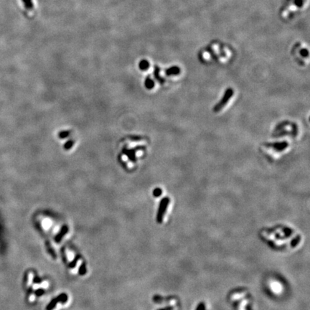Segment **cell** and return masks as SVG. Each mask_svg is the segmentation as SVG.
Segmentation results:
<instances>
[{
	"mask_svg": "<svg viewBox=\"0 0 310 310\" xmlns=\"http://www.w3.org/2000/svg\"><path fill=\"white\" fill-rule=\"evenodd\" d=\"M73 144H74V141H73V140H72V139H70V140H68L67 142L65 144V145H64V149H65V150H70V149L73 146Z\"/></svg>",
	"mask_w": 310,
	"mask_h": 310,
	"instance_id": "8fae6325",
	"label": "cell"
},
{
	"mask_svg": "<svg viewBox=\"0 0 310 310\" xmlns=\"http://www.w3.org/2000/svg\"><path fill=\"white\" fill-rule=\"evenodd\" d=\"M173 300L172 299V297H160V296H155L154 297V301L157 303H160L163 302H170Z\"/></svg>",
	"mask_w": 310,
	"mask_h": 310,
	"instance_id": "9c48e42d",
	"label": "cell"
},
{
	"mask_svg": "<svg viewBox=\"0 0 310 310\" xmlns=\"http://www.w3.org/2000/svg\"><path fill=\"white\" fill-rule=\"evenodd\" d=\"M150 64L146 60H142L140 61V63L139 64V69L141 70H148V68H150Z\"/></svg>",
	"mask_w": 310,
	"mask_h": 310,
	"instance_id": "ba28073f",
	"label": "cell"
},
{
	"mask_svg": "<svg viewBox=\"0 0 310 310\" xmlns=\"http://www.w3.org/2000/svg\"><path fill=\"white\" fill-rule=\"evenodd\" d=\"M169 203H170V200L169 198H163L162 201H161L159 209H158V213L157 216V220L158 223H162V222L163 217L165 216L166 210L169 205Z\"/></svg>",
	"mask_w": 310,
	"mask_h": 310,
	"instance_id": "7a4b0ae2",
	"label": "cell"
},
{
	"mask_svg": "<svg viewBox=\"0 0 310 310\" xmlns=\"http://www.w3.org/2000/svg\"><path fill=\"white\" fill-rule=\"evenodd\" d=\"M301 55L302 56H304V57H306L308 55V51H307V50H301Z\"/></svg>",
	"mask_w": 310,
	"mask_h": 310,
	"instance_id": "2e32d148",
	"label": "cell"
},
{
	"mask_svg": "<svg viewBox=\"0 0 310 310\" xmlns=\"http://www.w3.org/2000/svg\"><path fill=\"white\" fill-rule=\"evenodd\" d=\"M233 95V90L229 88L225 92L223 96L222 97V98L221 99V101L217 103L216 105L214 106L213 108V112H219L223 109V108H224L225 106H226V104L228 103V102L230 101V99L232 98V96Z\"/></svg>",
	"mask_w": 310,
	"mask_h": 310,
	"instance_id": "6da1fadb",
	"label": "cell"
},
{
	"mask_svg": "<svg viewBox=\"0 0 310 310\" xmlns=\"http://www.w3.org/2000/svg\"><path fill=\"white\" fill-rule=\"evenodd\" d=\"M70 131H62L58 134V136L60 139H63L67 138L68 136H70Z\"/></svg>",
	"mask_w": 310,
	"mask_h": 310,
	"instance_id": "30bf717a",
	"label": "cell"
},
{
	"mask_svg": "<svg viewBox=\"0 0 310 310\" xmlns=\"http://www.w3.org/2000/svg\"><path fill=\"white\" fill-rule=\"evenodd\" d=\"M144 85H145V87L149 90L152 89L154 87H155V82L154 80L151 79L150 75L146 78L145 82H144Z\"/></svg>",
	"mask_w": 310,
	"mask_h": 310,
	"instance_id": "52a82bcc",
	"label": "cell"
},
{
	"mask_svg": "<svg viewBox=\"0 0 310 310\" xmlns=\"http://www.w3.org/2000/svg\"><path fill=\"white\" fill-rule=\"evenodd\" d=\"M160 68L158 67V66H157V65L155 66V71H154V75H155V79L157 80V81L160 83L162 84V83H164L165 80L164 79H163L162 77L160 76Z\"/></svg>",
	"mask_w": 310,
	"mask_h": 310,
	"instance_id": "5b68a950",
	"label": "cell"
},
{
	"mask_svg": "<svg viewBox=\"0 0 310 310\" xmlns=\"http://www.w3.org/2000/svg\"><path fill=\"white\" fill-rule=\"evenodd\" d=\"M299 239H300L299 237H297V238L295 239V240H294V241H293V242L292 243V246H295L297 245V243L299 242Z\"/></svg>",
	"mask_w": 310,
	"mask_h": 310,
	"instance_id": "9a60e30c",
	"label": "cell"
},
{
	"mask_svg": "<svg viewBox=\"0 0 310 310\" xmlns=\"http://www.w3.org/2000/svg\"><path fill=\"white\" fill-rule=\"evenodd\" d=\"M159 310H174V307H165V308L160 309Z\"/></svg>",
	"mask_w": 310,
	"mask_h": 310,
	"instance_id": "e0dca14e",
	"label": "cell"
},
{
	"mask_svg": "<svg viewBox=\"0 0 310 310\" xmlns=\"http://www.w3.org/2000/svg\"><path fill=\"white\" fill-rule=\"evenodd\" d=\"M136 150H126V149H124L123 150V152L128 156V157L131 160L132 162H136V156H135V152Z\"/></svg>",
	"mask_w": 310,
	"mask_h": 310,
	"instance_id": "8992f818",
	"label": "cell"
},
{
	"mask_svg": "<svg viewBox=\"0 0 310 310\" xmlns=\"http://www.w3.org/2000/svg\"><path fill=\"white\" fill-rule=\"evenodd\" d=\"M264 146L266 147L273 148L276 151H282L288 147L289 143L287 141H280V142H274V143H266Z\"/></svg>",
	"mask_w": 310,
	"mask_h": 310,
	"instance_id": "3957f363",
	"label": "cell"
},
{
	"mask_svg": "<svg viewBox=\"0 0 310 310\" xmlns=\"http://www.w3.org/2000/svg\"><path fill=\"white\" fill-rule=\"evenodd\" d=\"M23 2H24L25 7L27 9H31L33 7V4L32 2V0H23Z\"/></svg>",
	"mask_w": 310,
	"mask_h": 310,
	"instance_id": "7c38bea8",
	"label": "cell"
},
{
	"mask_svg": "<svg viewBox=\"0 0 310 310\" xmlns=\"http://www.w3.org/2000/svg\"><path fill=\"white\" fill-rule=\"evenodd\" d=\"M162 189L160 188H156L153 191V195L155 197H160V196L162 195Z\"/></svg>",
	"mask_w": 310,
	"mask_h": 310,
	"instance_id": "4fadbf2b",
	"label": "cell"
},
{
	"mask_svg": "<svg viewBox=\"0 0 310 310\" xmlns=\"http://www.w3.org/2000/svg\"><path fill=\"white\" fill-rule=\"evenodd\" d=\"M166 75L168 76H170V75H177L179 74L180 73V68L177 66H172V67L168 68L166 70Z\"/></svg>",
	"mask_w": 310,
	"mask_h": 310,
	"instance_id": "277c9868",
	"label": "cell"
},
{
	"mask_svg": "<svg viewBox=\"0 0 310 310\" xmlns=\"http://www.w3.org/2000/svg\"><path fill=\"white\" fill-rule=\"evenodd\" d=\"M195 310H205V305L203 302H200V304L198 305L197 308Z\"/></svg>",
	"mask_w": 310,
	"mask_h": 310,
	"instance_id": "5bb4252c",
	"label": "cell"
}]
</instances>
